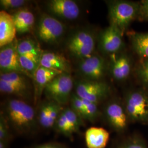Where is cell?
<instances>
[{
    "label": "cell",
    "instance_id": "ba28073f",
    "mask_svg": "<svg viewBox=\"0 0 148 148\" xmlns=\"http://www.w3.org/2000/svg\"><path fill=\"white\" fill-rule=\"evenodd\" d=\"M97 46L101 54L108 57L122 52L125 48L123 34L117 27L109 24L98 35Z\"/></svg>",
    "mask_w": 148,
    "mask_h": 148
},
{
    "label": "cell",
    "instance_id": "52a82bcc",
    "mask_svg": "<svg viewBox=\"0 0 148 148\" xmlns=\"http://www.w3.org/2000/svg\"><path fill=\"white\" fill-rule=\"evenodd\" d=\"M75 86L76 95L98 104L108 99L111 94L110 85L104 81L81 79L75 82Z\"/></svg>",
    "mask_w": 148,
    "mask_h": 148
},
{
    "label": "cell",
    "instance_id": "1f68e13d",
    "mask_svg": "<svg viewBox=\"0 0 148 148\" xmlns=\"http://www.w3.org/2000/svg\"><path fill=\"white\" fill-rule=\"evenodd\" d=\"M29 148H68L61 143L57 142H48L37 145Z\"/></svg>",
    "mask_w": 148,
    "mask_h": 148
},
{
    "label": "cell",
    "instance_id": "ffe728a7",
    "mask_svg": "<svg viewBox=\"0 0 148 148\" xmlns=\"http://www.w3.org/2000/svg\"><path fill=\"white\" fill-rule=\"evenodd\" d=\"M109 137V133L104 128L90 127L85 134L86 147L87 148H105Z\"/></svg>",
    "mask_w": 148,
    "mask_h": 148
},
{
    "label": "cell",
    "instance_id": "3957f363",
    "mask_svg": "<svg viewBox=\"0 0 148 148\" xmlns=\"http://www.w3.org/2000/svg\"><path fill=\"white\" fill-rule=\"evenodd\" d=\"M110 25L117 27L124 34L136 19L139 11V2L125 0L106 1Z\"/></svg>",
    "mask_w": 148,
    "mask_h": 148
},
{
    "label": "cell",
    "instance_id": "44dd1931",
    "mask_svg": "<svg viewBox=\"0 0 148 148\" xmlns=\"http://www.w3.org/2000/svg\"><path fill=\"white\" fill-rule=\"evenodd\" d=\"M17 51L19 56L32 58L40 62L43 52L39 42L32 37H26L18 40Z\"/></svg>",
    "mask_w": 148,
    "mask_h": 148
},
{
    "label": "cell",
    "instance_id": "ac0fdd59",
    "mask_svg": "<svg viewBox=\"0 0 148 148\" xmlns=\"http://www.w3.org/2000/svg\"><path fill=\"white\" fill-rule=\"evenodd\" d=\"M40 66L62 73L71 74V71L69 60L63 55L52 51H43L40 60Z\"/></svg>",
    "mask_w": 148,
    "mask_h": 148
},
{
    "label": "cell",
    "instance_id": "8992f818",
    "mask_svg": "<svg viewBox=\"0 0 148 148\" xmlns=\"http://www.w3.org/2000/svg\"><path fill=\"white\" fill-rule=\"evenodd\" d=\"M74 86L75 82L71 74L62 73L48 84L43 95L47 99L64 106L70 101Z\"/></svg>",
    "mask_w": 148,
    "mask_h": 148
},
{
    "label": "cell",
    "instance_id": "4dcf8cb0",
    "mask_svg": "<svg viewBox=\"0 0 148 148\" xmlns=\"http://www.w3.org/2000/svg\"><path fill=\"white\" fill-rule=\"evenodd\" d=\"M138 19L148 21V0H143L139 2Z\"/></svg>",
    "mask_w": 148,
    "mask_h": 148
},
{
    "label": "cell",
    "instance_id": "4316f807",
    "mask_svg": "<svg viewBox=\"0 0 148 148\" xmlns=\"http://www.w3.org/2000/svg\"><path fill=\"white\" fill-rule=\"evenodd\" d=\"M19 61L21 68L32 79L37 69L40 66V62L36 59L24 56H19Z\"/></svg>",
    "mask_w": 148,
    "mask_h": 148
},
{
    "label": "cell",
    "instance_id": "8fae6325",
    "mask_svg": "<svg viewBox=\"0 0 148 148\" xmlns=\"http://www.w3.org/2000/svg\"><path fill=\"white\" fill-rule=\"evenodd\" d=\"M45 8L46 13L61 21H75L81 12L78 3L73 0H49L45 2Z\"/></svg>",
    "mask_w": 148,
    "mask_h": 148
},
{
    "label": "cell",
    "instance_id": "277c9868",
    "mask_svg": "<svg viewBox=\"0 0 148 148\" xmlns=\"http://www.w3.org/2000/svg\"><path fill=\"white\" fill-rule=\"evenodd\" d=\"M130 122L148 125V90L141 87L129 90L122 101Z\"/></svg>",
    "mask_w": 148,
    "mask_h": 148
},
{
    "label": "cell",
    "instance_id": "5bb4252c",
    "mask_svg": "<svg viewBox=\"0 0 148 148\" xmlns=\"http://www.w3.org/2000/svg\"><path fill=\"white\" fill-rule=\"evenodd\" d=\"M17 41L18 40L16 38L12 42L1 48V74L18 73L29 77L27 73L21 68L19 54L17 51Z\"/></svg>",
    "mask_w": 148,
    "mask_h": 148
},
{
    "label": "cell",
    "instance_id": "d6a6232c",
    "mask_svg": "<svg viewBox=\"0 0 148 148\" xmlns=\"http://www.w3.org/2000/svg\"><path fill=\"white\" fill-rule=\"evenodd\" d=\"M9 144H10L9 141L0 140V148H8Z\"/></svg>",
    "mask_w": 148,
    "mask_h": 148
},
{
    "label": "cell",
    "instance_id": "83f0119b",
    "mask_svg": "<svg viewBox=\"0 0 148 148\" xmlns=\"http://www.w3.org/2000/svg\"><path fill=\"white\" fill-rule=\"evenodd\" d=\"M27 2L28 1L25 0H1L0 7L1 11L14 12L24 8Z\"/></svg>",
    "mask_w": 148,
    "mask_h": 148
},
{
    "label": "cell",
    "instance_id": "7a4b0ae2",
    "mask_svg": "<svg viewBox=\"0 0 148 148\" xmlns=\"http://www.w3.org/2000/svg\"><path fill=\"white\" fill-rule=\"evenodd\" d=\"M98 35L90 27H81L70 34L66 39V51L79 61L95 53L97 46Z\"/></svg>",
    "mask_w": 148,
    "mask_h": 148
},
{
    "label": "cell",
    "instance_id": "cb8c5ba5",
    "mask_svg": "<svg viewBox=\"0 0 148 148\" xmlns=\"http://www.w3.org/2000/svg\"><path fill=\"white\" fill-rule=\"evenodd\" d=\"M29 79H31L24 74L18 73H9L0 74V80L11 83L14 85H17L31 90L32 87L29 81Z\"/></svg>",
    "mask_w": 148,
    "mask_h": 148
},
{
    "label": "cell",
    "instance_id": "f1b7e54d",
    "mask_svg": "<svg viewBox=\"0 0 148 148\" xmlns=\"http://www.w3.org/2000/svg\"><path fill=\"white\" fill-rule=\"evenodd\" d=\"M12 139L11 128L5 117L1 112L0 115V140L9 141Z\"/></svg>",
    "mask_w": 148,
    "mask_h": 148
},
{
    "label": "cell",
    "instance_id": "2e32d148",
    "mask_svg": "<svg viewBox=\"0 0 148 148\" xmlns=\"http://www.w3.org/2000/svg\"><path fill=\"white\" fill-rule=\"evenodd\" d=\"M62 73L60 71L40 66L33 76L34 101L35 104L40 99L48 84L56 76Z\"/></svg>",
    "mask_w": 148,
    "mask_h": 148
},
{
    "label": "cell",
    "instance_id": "6da1fadb",
    "mask_svg": "<svg viewBox=\"0 0 148 148\" xmlns=\"http://www.w3.org/2000/svg\"><path fill=\"white\" fill-rule=\"evenodd\" d=\"M2 111L11 129L23 135L35 132L38 126L37 112L27 101L16 98L7 99L3 104Z\"/></svg>",
    "mask_w": 148,
    "mask_h": 148
},
{
    "label": "cell",
    "instance_id": "30bf717a",
    "mask_svg": "<svg viewBox=\"0 0 148 148\" xmlns=\"http://www.w3.org/2000/svg\"><path fill=\"white\" fill-rule=\"evenodd\" d=\"M103 115L106 123L114 131L122 133L127 130L130 121L122 101L114 99L104 107Z\"/></svg>",
    "mask_w": 148,
    "mask_h": 148
},
{
    "label": "cell",
    "instance_id": "5b68a950",
    "mask_svg": "<svg viewBox=\"0 0 148 148\" xmlns=\"http://www.w3.org/2000/svg\"><path fill=\"white\" fill-rule=\"evenodd\" d=\"M34 31L39 42L45 45L54 46L62 41L66 27L63 21L46 13L40 16Z\"/></svg>",
    "mask_w": 148,
    "mask_h": 148
},
{
    "label": "cell",
    "instance_id": "f546056e",
    "mask_svg": "<svg viewBox=\"0 0 148 148\" xmlns=\"http://www.w3.org/2000/svg\"><path fill=\"white\" fill-rule=\"evenodd\" d=\"M118 148H148V147L142 138L133 136L122 143Z\"/></svg>",
    "mask_w": 148,
    "mask_h": 148
},
{
    "label": "cell",
    "instance_id": "9c48e42d",
    "mask_svg": "<svg viewBox=\"0 0 148 148\" xmlns=\"http://www.w3.org/2000/svg\"><path fill=\"white\" fill-rule=\"evenodd\" d=\"M77 70L81 79L103 81L108 73V60L102 56L94 53L79 61Z\"/></svg>",
    "mask_w": 148,
    "mask_h": 148
},
{
    "label": "cell",
    "instance_id": "d4e9b609",
    "mask_svg": "<svg viewBox=\"0 0 148 148\" xmlns=\"http://www.w3.org/2000/svg\"><path fill=\"white\" fill-rule=\"evenodd\" d=\"M82 100L85 107L84 120L92 123L95 122L101 116V111L99 109L98 104L84 99Z\"/></svg>",
    "mask_w": 148,
    "mask_h": 148
},
{
    "label": "cell",
    "instance_id": "4fadbf2b",
    "mask_svg": "<svg viewBox=\"0 0 148 148\" xmlns=\"http://www.w3.org/2000/svg\"><path fill=\"white\" fill-rule=\"evenodd\" d=\"M84 120L70 107L64 108L60 113L53 129L56 132L69 138L79 132L84 125Z\"/></svg>",
    "mask_w": 148,
    "mask_h": 148
},
{
    "label": "cell",
    "instance_id": "7c38bea8",
    "mask_svg": "<svg viewBox=\"0 0 148 148\" xmlns=\"http://www.w3.org/2000/svg\"><path fill=\"white\" fill-rule=\"evenodd\" d=\"M132 66L131 57L123 51L109 56L108 73L116 81H125L131 74Z\"/></svg>",
    "mask_w": 148,
    "mask_h": 148
},
{
    "label": "cell",
    "instance_id": "603a6c76",
    "mask_svg": "<svg viewBox=\"0 0 148 148\" xmlns=\"http://www.w3.org/2000/svg\"><path fill=\"white\" fill-rule=\"evenodd\" d=\"M0 91L2 93L13 95L16 98L27 101L32 97V90L21 86L0 80Z\"/></svg>",
    "mask_w": 148,
    "mask_h": 148
},
{
    "label": "cell",
    "instance_id": "9a60e30c",
    "mask_svg": "<svg viewBox=\"0 0 148 148\" xmlns=\"http://www.w3.org/2000/svg\"><path fill=\"white\" fill-rule=\"evenodd\" d=\"M64 108V106L52 100L46 99L42 101L37 111L38 126L45 130L53 128Z\"/></svg>",
    "mask_w": 148,
    "mask_h": 148
},
{
    "label": "cell",
    "instance_id": "d6986e66",
    "mask_svg": "<svg viewBox=\"0 0 148 148\" xmlns=\"http://www.w3.org/2000/svg\"><path fill=\"white\" fill-rule=\"evenodd\" d=\"M17 34L13 17L5 11L0 12V47L14 41Z\"/></svg>",
    "mask_w": 148,
    "mask_h": 148
},
{
    "label": "cell",
    "instance_id": "7402d4cb",
    "mask_svg": "<svg viewBox=\"0 0 148 148\" xmlns=\"http://www.w3.org/2000/svg\"><path fill=\"white\" fill-rule=\"evenodd\" d=\"M133 51L142 59H148V32H131L129 34Z\"/></svg>",
    "mask_w": 148,
    "mask_h": 148
},
{
    "label": "cell",
    "instance_id": "484cf974",
    "mask_svg": "<svg viewBox=\"0 0 148 148\" xmlns=\"http://www.w3.org/2000/svg\"><path fill=\"white\" fill-rule=\"evenodd\" d=\"M136 75L142 87L148 90V59L140 60L136 66Z\"/></svg>",
    "mask_w": 148,
    "mask_h": 148
},
{
    "label": "cell",
    "instance_id": "e0dca14e",
    "mask_svg": "<svg viewBox=\"0 0 148 148\" xmlns=\"http://www.w3.org/2000/svg\"><path fill=\"white\" fill-rule=\"evenodd\" d=\"M11 14L13 17L18 34H26L35 29L36 25L35 16L29 9L24 7L14 11Z\"/></svg>",
    "mask_w": 148,
    "mask_h": 148
}]
</instances>
